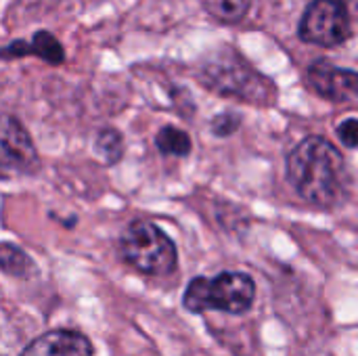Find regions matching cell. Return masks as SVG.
I'll use <instances>...</instances> for the list:
<instances>
[{"label": "cell", "mask_w": 358, "mask_h": 356, "mask_svg": "<svg viewBox=\"0 0 358 356\" xmlns=\"http://www.w3.org/2000/svg\"><path fill=\"white\" fill-rule=\"evenodd\" d=\"M155 147L164 153V155H174V157H187L193 151V141L191 136L176 128V126H164L157 136H155Z\"/></svg>", "instance_id": "cell-12"}, {"label": "cell", "mask_w": 358, "mask_h": 356, "mask_svg": "<svg viewBox=\"0 0 358 356\" xmlns=\"http://www.w3.org/2000/svg\"><path fill=\"white\" fill-rule=\"evenodd\" d=\"M201 6L214 21L233 25L243 21L252 8V0H201Z\"/></svg>", "instance_id": "cell-11"}, {"label": "cell", "mask_w": 358, "mask_h": 356, "mask_svg": "<svg viewBox=\"0 0 358 356\" xmlns=\"http://www.w3.org/2000/svg\"><path fill=\"white\" fill-rule=\"evenodd\" d=\"M338 138L348 147V149H358V120L357 118H346L344 122L338 124L336 128Z\"/></svg>", "instance_id": "cell-15"}, {"label": "cell", "mask_w": 358, "mask_h": 356, "mask_svg": "<svg viewBox=\"0 0 358 356\" xmlns=\"http://www.w3.org/2000/svg\"><path fill=\"white\" fill-rule=\"evenodd\" d=\"M241 120L243 118L239 113H235V111H222V113L212 118L210 130L218 138H229V136H233L241 128Z\"/></svg>", "instance_id": "cell-14"}, {"label": "cell", "mask_w": 358, "mask_h": 356, "mask_svg": "<svg viewBox=\"0 0 358 356\" xmlns=\"http://www.w3.org/2000/svg\"><path fill=\"white\" fill-rule=\"evenodd\" d=\"M0 149H2V168L17 170L21 174H38L42 168L40 153L25 130V126L15 115L2 118L0 130Z\"/></svg>", "instance_id": "cell-7"}, {"label": "cell", "mask_w": 358, "mask_h": 356, "mask_svg": "<svg viewBox=\"0 0 358 356\" xmlns=\"http://www.w3.org/2000/svg\"><path fill=\"white\" fill-rule=\"evenodd\" d=\"M306 86L329 103H350L358 99V71L338 67L329 61H315L304 73Z\"/></svg>", "instance_id": "cell-6"}, {"label": "cell", "mask_w": 358, "mask_h": 356, "mask_svg": "<svg viewBox=\"0 0 358 356\" xmlns=\"http://www.w3.org/2000/svg\"><path fill=\"white\" fill-rule=\"evenodd\" d=\"M94 151L105 159L107 166H113L122 159L124 155V136L115 128H103L96 134L94 141Z\"/></svg>", "instance_id": "cell-13"}, {"label": "cell", "mask_w": 358, "mask_h": 356, "mask_svg": "<svg viewBox=\"0 0 358 356\" xmlns=\"http://www.w3.org/2000/svg\"><path fill=\"white\" fill-rule=\"evenodd\" d=\"M117 252L130 269L147 277H168L178 266L174 241L149 220H132L120 235Z\"/></svg>", "instance_id": "cell-4"}, {"label": "cell", "mask_w": 358, "mask_h": 356, "mask_svg": "<svg viewBox=\"0 0 358 356\" xmlns=\"http://www.w3.org/2000/svg\"><path fill=\"white\" fill-rule=\"evenodd\" d=\"M197 80L208 90L248 105L268 107L275 105L279 97L277 84L260 73L252 63L245 61L239 50L231 46H220L212 50L199 63Z\"/></svg>", "instance_id": "cell-2"}, {"label": "cell", "mask_w": 358, "mask_h": 356, "mask_svg": "<svg viewBox=\"0 0 358 356\" xmlns=\"http://www.w3.org/2000/svg\"><path fill=\"white\" fill-rule=\"evenodd\" d=\"M287 180L298 197L315 208H336L346 195V162L327 138L313 134L287 155Z\"/></svg>", "instance_id": "cell-1"}, {"label": "cell", "mask_w": 358, "mask_h": 356, "mask_svg": "<svg viewBox=\"0 0 358 356\" xmlns=\"http://www.w3.org/2000/svg\"><path fill=\"white\" fill-rule=\"evenodd\" d=\"M19 356H94V348L82 332L50 329L31 340Z\"/></svg>", "instance_id": "cell-8"}, {"label": "cell", "mask_w": 358, "mask_h": 356, "mask_svg": "<svg viewBox=\"0 0 358 356\" xmlns=\"http://www.w3.org/2000/svg\"><path fill=\"white\" fill-rule=\"evenodd\" d=\"M256 300V283L248 273L224 271L214 277H193L182 294V306L201 315L218 311L227 315H245Z\"/></svg>", "instance_id": "cell-3"}, {"label": "cell", "mask_w": 358, "mask_h": 356, "mask_svg": "<svg viewBox=\"0 0 358 356\" xmlns=\"http://www.w3.org/2000/svg\"><path fill=\"white\" fill-rule=\"evenodd\" d=\"M352 15L346 0H313L298 25V38L306 44L334 48L350 40Z\"/></svg>", "instance_id": "cell-5"}, {"label": "cell", "mask_w": 358, "mask_h": 356, "mask_svg": "<svg viewBox=\"0 0 358 356\" xmlns=\"http://www.w3.org/2000/svg\"><path fill=\"white\" fill-rule=\"evenodd\" d=\"M40 57L48 65H61L65 61V48L59 38L46 29L36 31L29 40H13L2 48L4 59H19V57Z\"/></svg>", "instance_id": "cell-9"}, {"label": "cell", "mask_w": 358, "mask_h": 356, "mask_svg": "<svg viewBox=\"0 0 358 356\" xmlns=\"http://www.w3.org/2000/svg\"><path fill=\"white\" fill-rule=\"evenodd\" d=\"M0 266L2 273L8 277H17V279H29L36 273V264L34 260L17 245L4 241L0 248Z\"/></svg>", "instance_id": "cell-10"}]
</instances>
